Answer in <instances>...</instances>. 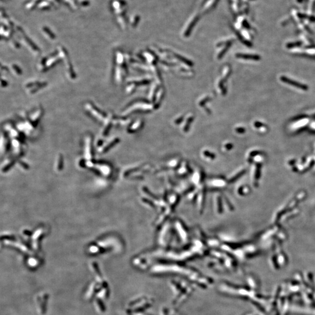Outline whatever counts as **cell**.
Listing matches in <instances>:
<instances>
[{"label": "cell", "mask_w": 315, "mask_h": 315, "mask_svg": "<svg viewBox=\"0 0 315 315\" xmlns=\"http://www.w3.org/2000/svg\"><path fill=\"white\" fill-rule=\"evenodd\" d=\"M288 82V83H289V84H294V83H292V82L291 81H290V82ZM295 85H296V86H297V87H300V88H303L302 85H300V84H295Z\"/></svg>", "instance_id": "7a4b0ae2"}, {"label": "cell", "mask_w": 315, "mask_h": 315, "mask_svg": "<svg viewBox=\"0 0 315 315\" xmlns=\"http://www.w3.org/2000/svg\"><path fill=\"white\" fill-rule=\"evenodd\" d=\"M87 107L90 110V111L92 113L93 116H95V117H96L98 118H99L100 120H104V118H105L104 116H103L102 114H101V113H100V111L97 110L96 109L95 110V108L93 107H92V105H87Z\"/></svg>", "instance_id": "6da1fadb"}]
</instances>
